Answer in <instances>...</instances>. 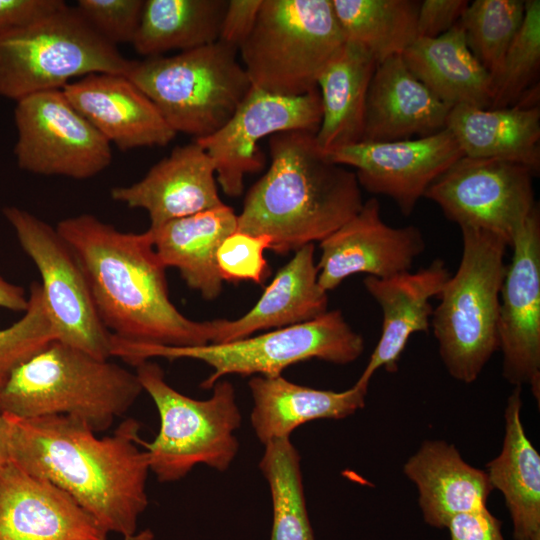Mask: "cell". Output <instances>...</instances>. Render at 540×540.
Masks as SVG:
<instances>
[{
	"label": "cell",
	"mask_w": 540,
	"mask_h": 540,
	"mask_svg": "<svg viewBox=\"0 0 540 540\" xmlns=\"http://www.w3.org/2000/svg\"><path fill=\"white\" fill-rule=\"evenodd\" d=\"M144 0H79L76 10L88 25L113 46L132 43Z\"/></svg>",
	"instance_id": "cell-38"
},
{
	"label": "cell",
	"mask_w": 540,
	"mask_h": 540,
	"mask_svg": "<svg viewBox=\"0 0 540 540\" xmlns=\"http://www.w3.org/2000/svg\"><path fill=\"white\" fill-rule=\"evenodd\" d=\"M3 215L41 276L43 301L55 340L98 359L111 356L112 334L103 325L84 271L56 227L16 206Z\"/></svg>",
	"instance_id": "cell-11"
},
{
	"label": "cell",
	"mask_w": 540,
	"mask_h": 540,
	"mask_svg": "<svg viewBox=\"0 0 540 540\" xmlns=\"http://www.w3.org/2000/svg\"><path fill=\"white\" fill-rule=\"evenodd\" d=\"M251 425L262 444L290 438L300 425L317 419H343L365 406L368 388L354 384L336 392L293 383L282 375L250 379Z\"/></svg>",
	"instance_id": "cell-25"
},
{
	"label": "cell",
	"mask_w": 540,
	"mask_h": 540,
	"mask_svg": "<svg viewBox=\"0 0 540 540\" xmlns=\"http://www.w3.org/2000/svg\"><path fill=\"white\" fill-rule=\"evenodd\" d=\"M237 229V214L223 204L217 208L172 220L148 229L163 263L176 268L186 284L206 300L222 291L216 253L222 241Z\"/></svg>",
	"instance_id": "cell-27"
},
{
	"label": "cell",
	"mask_w": 540,
	"mask_h": 540,
	"mask_svg": "<svg viewBox=\"0 0 540 540\" xmlns=\"http://www.w3.org/2000/svg\"><path fill=\"white\" fill-rule=\"evenodd\" d=\"M271 239L235 230L220 244L216 261L221 278L226 281H251L263 285L270 274L265 250Z\"/></svg>",
	"instance_id": "cell-37"
},
{
	"label": "cell",
	"mask_w": 540,
	"mask_h": 540,
	"mask_svg": "<svg viewBox=\"0 0 540 540\" xmlns=\"http://www.w3.org/2000/svg\"><path fill=\"white\" fill-rule=\"evenodd\" d=\"M0 540H108L68 493L11 460L0 468Z\"/></svg>",
	"instance_id": "cell-18"
},
{
	"label": "cell",
	"mask_w": 540,
	"mask_h": 540,
	"mask_svg": "<svg viewBox=\"0 0 540 540\" xmlns=\"http://www.w3.org/2000/svg\"><path fill=\"white\" fill-rule=\"evenodd\" d=\"M65 4L62 0H0V31L30 22Z\"/></svg>",
	"instance_id": "cell-42"
},
{
	"label": "cell",
	"mask_w": 540,
	"mask_h": 540,
	"mask_svg": "<svg viewBox=\"0 0 540 540\" xmlns=\"http://www.w3.org/2000/svg\"><path fill=\"white\" fill-rule=\"evenodd\" d=\"M110 195L130 208L144 209L152 230L224 204L218 193L213 161L196 142L176 146L141 180L113 187Z\"/></svg>",
	"instance_id": "cell-20"
},
{
	"label": "cell",
	"mask_w": 540,
	"mask_h": 540,
	"mask_svg": "<svg viewBox=\"0 0 540 540\" xmlns=\"http://www.w3.org/2000/svg\"><path fill=\"white\" fill-rule=\"evenodd\" d=\"M268 147L270 166L247 192L237 230L265 235L285 254L320 242L362 208L355 173L331 160L315 133L280 132Z\"/></svg>",
	"instance_id": "cell-3"
},
{
	"label": "cell",
	"mask_w": 540,
	"mask_h": 540,
	"mask_svg": "<svg viewBox=\"0 0 540 540\" xmlns=\"http://www.w3.org/2000/svg\"><path fill=\"white\" fill-rule=\"evenodd\" d=\"M9 430L8 418L0 412V468L10 461Z\"/></svg>",
	"instance_id": "cell-44"
},
{
	"label": "cell",
	"mask_w": 540,
	"mask_h": 540,
	"mask_svg": "<svg viewBox=\"0 0 540 540\" xmlns=\"http://www.w3.org/2000/svg\"><path fill=\"white\" fill-rule=\"evenodd\" d=\"M133 64L67 4L0 31V96L16 102L93 73L128 76Z\"/></svg>",
	"instance_id": "cell-7"
},
{
	"label": "cell",
	"mask_w": 540,
	"mask_h": 540,
	"mask_svg": "<svg viewBox=\"0 0 540 540\" xmlns=\"http://www.w3.org/2000/svg\"><path fill=\"white\" fill-rule=\"evenodd\" d=\"M14 155L20 169L38 175L92 178L112 161L111 144L68 101L62 90L16 102Z\"/></svg>",
	"instance_id": "cell-13"
},
{
	"label": "cell",
	"mask_w": 540,
	"mask_h": 540,
	"mask_svg": "<svg viewBox=\"0 0 540 540\" xmlns=\"http://www.w3.org/2000/svg\"><path fill=\"white\" fill-rule=\"evenodd\" d=\"M462 253L430 321L440 358L449 375L474 382L499 350L500 293L507 243L483 229L460 227Z\"/></svg>",
	"instance_id": "cell-5"
},
{
	"label": "cell",
	"mask_w": 540,
	"mask_h": 540,
	"mask_svg": "<svg viewBox=\"0 0 540 540\" xmlns=\"http://www.w3.org/2000/svg\"><path fill=\"white\" fill-rule=\"evenodd\" d=\"M521 409V387H515L505 407L502 449L485 472L504 497L515 540H540V455L526 435Z\"/></svg>",
	"instance_id": "cell-28"
},
{
	"label": "cell",
	"mask_w": 540,
	"mask_h": 540,
	"mask_svg": "<svg viewBox=\"0 0 540 540\" xmlns=\"http://www.w3.org/2000/svg\"><path fill=\"white\" fill-rule=\"evenodd\" d=\"M328 292L318 282L315 246L307 244L274 276L256 304L235 320L209 321L210 343L240 340L261 330L283 328L328 311Z\"/></svg>",
	"instance_id": "cell-23"
},
{
	"label": "cell",
	"mask_w": 540,
	"mask_h": 540,
	"mask_svg": "<svg viewBox=\"0 0 540 540\" xmlns=\"http://www.w3.org/2000/svg\"><path fill=\"white\" fill-rule=\"evenodd\" d=\"M5 415L14 464L68 493L108 533L135 535L148 505L150 472L147 452L138 447L139 422L127 419L99 438L85 421L69 415Z\"/></svg>",
	"instance_id": "cell-1"
},
{
	"label": "cell",
	"mask_w": 540,
	"mask_h": 540,
	"mask_svg": "<svg viewBox=\"0 0 540 540\" xmlns=\"http://www.w3.org/2000/svg\"><path fill=\"white\" fill-rule=\"evenodd\" d=\"M451 108L408 69L402 55L377 63L371 78L362 141L424 137L446 128Z\"/></svg>",
	"instance_id": "cell-22"
},
{
	"label": "cell",
	"mask_w": 540,
	"mask_h": 540,
	"mask_svg": "<svg viewBox=\"0 0 540 540\" xmlns=\"http://www.w3.org/2000/svg\"><path fill=\"white\" fill-rule=\"evenodd\" d=\"M345 42L331 0H263L239 53L254 88L300 96Z\"/></svg>",
	"instance_id": "cell-10"
},
{
	"label": "cell",
	"mask_w": 540,
	"mask_h": 540,
	"mask_svg": "<svg viewBox=\"0 0 540 540\" xmlns=\"http://www.w3.org/2000/svg\"><path fill=\"white\" fill-rule=\"evenodd\" d=\"M238 52L218 40L173 56L134 60L127 77L176 133L197 140L223 127L252 88Z\"/></svg>",
	"instance_id": "cell-9"
},
{
	"label": "cell",
	"mask_w": 540,
	"mask_h": 540,
	"mask_svg": "<svg viewBox=\"0 0 540 540\" xmlns=\"http://www.w3.org/2000/svg\"><path fill=\"white\" fill-rule=\"evenodd\" d=\"M451 276L442 259L433 260L416 272L407 271L387 278L367 276L363 285L382 312L381 334L356 385L369 386L380 368L398 370L400 357L417 332H428L433 308L430 299L438 297Z\"/></svg>",
	"instance_id": "cell-21"
},
{
	"label": "cell",
	"mask_w": 540,
	"mask_h": 540,
	"mask_svg": "<svg viewBox=\"0 0 540 540\" xmlns=\"http://www.w3.org/2000/svg\"><path fill=\"white\" fill-rule=\"evenodd\" d=\"M319 246L318 282L328 292L357 273L387 278L411 271L426 243L416 226L393 227L385 223L378 199L370 198Z\"/></svg>",
	"instance_id": "cell-17"
},
{
	"label": "cell",
	"mask_w": 540,
	"mask_h": 540,
	"mask_svg": "<svg viewBox=\"0 0 540 540\" xmlns=\"http://www.w3.org/2000/svg\"><path fill=\"white\" fill-rule=\"evenodd\" d=\"M142 391L136 373L53 340L6 376L0 412L17 418L69 415L98 433L124 415Z\"/></svg>",
	"instance_id": "cell-4"
},
{
	"label": "cell",
	"mask_w": 540,
	"mask_h": 540,
	"mask_svg": "<svg viewBox=\"0 0 540 540\" xmlns=\"http://www.w3.org/2000/svg\"><path fill=\"white\" fill-rule=\"evenodd\" d=\"M262 1H227L218 40L239 51L254 28Z\"/></svg>",
	"instance_id": "cell-40"
},
{
	"label": "cell",
	"mask_w": 540,
	"mask_h": 540,
	"mask_svg": "<svg viewBox=\"0 0 540 540\" xmlns=\"http://www.w3.org/2000/svg\"><path fill=\"white\" fill-rule=\"evenodd\" d=\"M5 378L4 376L0 375V392H1V389H2V386H3V383L5 381Z\"/></svg>",
	"instance_id": "cell-46"
},
{
	"label": "cell",
	"mask_w": 540,
	"mask_h": 540,
	"mask_svg": "<svg viewBox=\"0 0 540 540\" xmlns=\"http://www.w3.org/2000/svg\"><path fill=\"white\" fill-rule=\"evenodd\" d=\"M447 528L451 540H505L500 521L487 507L454 516Z\"/></svg>",
	"instance_id": "cell-41"
},
{
	"label": "cell",
	"mask_w": 540,
	"mask_h": 540,
	"mask_svg": "<svg viewBox=\"0 0 540 540\" xmlns=\"http://www.w3.org/2000/svg\"><path fill=\"white\" fill-rule=\"evenodd\" d=\"M226 6V0H144L131 44L147 58L214 43Z\"/></svg>",
	"instance_id": "cell-31"
},
{
	"label": "cell",
	"mask_w": 540,
	"mask_h": 540,
	"mask_svg": "<svg viewBox=\"0 0 540 540\" xmlns=\"http://www.w3.org/2000/svg\"><path fill=\"white\" fill-rule=\"evenodd\" d=\"M28 306V297L25 290L16 284L10 283L0 276V307L12 311H25Z\"/></svg>",
	"instance_id": "cell-43"
},
{
	"label": "cell",
	"mask_w": 540,
	"mask_h": 540,
	"mask_svg": "<svg viewBox=\"0 0 540 540\" xmlns=\"http://www.w3.org/2000/svg\"><path fill=\"white\" fill-rule=\"evenodd\" d=\"M125 540H153V534L151 533V531L146 530L139 535L125 538Z\"/></svg>",
	"instance_id": "cell-45"
},
{
	"label": "cell",
	"mask_w": 540,
	"mask_h": 540,
	"mask_svg": "<svg viewBox=\"0 0 540 540\" xmlns=\"http://www.w3.org/2000/svg\"><path fill=\"white\" fill-rule=\"evenodd\" d=\"M53 340L55 335L43 301L41 285L33 282L22 318L0 329V375L6 377Z\"/></svg>",
	"instance_id": "cell-36"
},
{
	"label": "cell",
	"mask_w": 540,
	"mask_h": 540,
	"mask_svg": "<svg viewBox=\"0 0 540 540\" xmlns=\"http://www.w3.org/2000/svg\"><path fill=\"white\" fill-rule=\"evenodd\" d=\"M300 461L290 438L274 439L264 445L259 467L272 498L270 540H315L306 508Z\"/></svg>",
	"instance_id": "cell-33"
},
{
	"label": "cell",
	"mask_w": 540,
	"mask_h": 540,
	"mask_svg": "<svg viewBox=\"0 0 540 540\" xmlns=\"http://www.w3.org/2000/svg\"><path fill=\"white\" fill-rule=\"evenodd\" d=\"M135 368L160 418L155 439L141 441L157 479L178 481L199 464L226 471L239 450L235 431L242 420L233 385L219 380L210 398L197 400L171 387L157 363L146 360Z\"/></svg>",
	"instance_id": "cell-8"
},
{
	"label": "cell",
	"mask_w": 540,
	"mask_h": 540,
	"mask_svg": "<svg viewBox=\"0 0 540 540\" xmlns=\"http://www.w3.org/2000/svg\"><path fill=\"white\" fill-rule=\"evenodd\" d=\"M364 351V339L340 310L289 327L219 344L171 347L134 343L112 336L111 356L134 367L154 357L195 359L212 368L201 387L211 389L226 375L280 376L287 367L310 359L345 365Z\"/></svg>",
	"instance_id": "cell-6"
},
{
	"label": "cell",
	"mask_w": 540,
	"mask_h": 540,
	"mask_svg": "<svg viewBox=\"0 0 540 540\" xmlns=\"http://www.w3.org/2000/svg\"><path fill=\"white\" fill-rule=\"evenodd\" d=\"M327 155L340 165L355 168L360 187L391 198L409 216L428 187L463 153L445 128L414 139L360 141Z\"/></svg>",
	"instance_id": "cell-16"
},
{
	"label": "cell",
	"mask_w": 540,
	"mask_h": 540,
	"mask_svg": "<svg viewBox=\"0 0 540 540\" xmlns=\"http://www.w3.org/2000/svg\"><path fill=\"white\" fill-rule=\"evenodd\" d=\"M413 75L450 108H490L492 77L467 46L459 22L435 38H417L402 54Z\"/></svg>",
	"instance_id": "cell-29"
},
{
	"label": "cell",
	"mask_w": 540,
	"mask_h": 540,
	"mask_svg": "<svg viewBox=\"0 0 540 540\" xmlns=\"http://www.w3.org/2000/svg\"><path fill=\"white\" fill-rule=\"evenodd\" d=\"M524 13L523 0H475L469 2L459 20L468 48L492 79L522 25Z\"/></svg>",
	"instance_id": "cell-34"
},
{
	"label": "cell",
	"mask_w": 540,
	"mask_h": 540,
	"mask_svg": "<svg viewBox=\"0 0 540 540\" xmlns=\"http://www.w3.org/2000/svg\"><path fill=\"white\" fill-rule=\"evenodd\" d=\"M348 42L364 47L377 63L402 55L417 39L420 1L331 0Z\"/></svg>",
	"instance_id": "cell-32"
},
{
	"label": "cell",
	"mask_w": 540,
	"mask_h": 540,
	"mask_svg": "<svg viewBox=\"0 0 540 540\" xmlns=\"http://www.w3.org/2000/svg\"><path fill=\"white\" fill-rule=\"evenodd\" d=\"M71 105L121 151L166 146L176 132L127 76L93 73L63 89Z\"/></svg>",
	"instance_id": "cell-19"
},
{
	"label": "cell",
	"mask_w": 540,
	"mask_h": 540,
	"mask_svg": "<svg viewBox=\"0 0 540 540\" xmlns=\"http://www.w3.org/2000/svg\"><path fill=\"white\" fill-rule=\"evenodd\" d=\"M469 1L424 0L420 2L417 15V38H435L455 26Z\"/></svg>",
	"instance_id": "cell-39"
},
{
	"label": "cell",
	"mask_w": 540,
	"mask_h": 540,
	"mask_svg": "<svg viewBox=\"0 0 540 540\" xmlns=\"http://www.w3.org/2000/svg\"><path fill=\"white\" fill-rule=\"evenodd\" d=\"M403 470L418 489L424 521L439 529L458 514L487 507L493 490L485 470L468 464L442 440L424 441Z\"/></svg>",
	"instance_id": "cell-24"
},
{
	"label": "cell",
	"mask_w": 540,
	"mask_h": 540,
	"mask_svg": "<svg viewBox=\"0 0 540 540\" xmlns=\"http://www.w3.org/2000/svg\"><path fill=\"white\" fill-rule=\"evenodd\" d=\"M446 128L464 156L495 158L540 170V109L537 105L451 108Z\"/></svg>",
	"instance_id": "cell-26"
},
{
	"label": "cell",
	"mask_w": 540,
	"mask_h": 540,
	"mask_svg": "<svg viewBox=\"0 0 540 540\" xmlns=\"http://www.w3.org/2000/svg\"><path fill=\"white\" fill-rule=\"evenodd\" d=\"M321 119L318 89L300 96H284L252 86L223 127L195 142L212 159L224 194L235 198L243 193L245 176L259 172L265 164L260 140L291 130L316 134Z\"/></svg>",
	"instance_id": "cell-14"
},
{
	"label": "cell",
	"mask_w": 540,
	"mask_h": 540,
	"mask_svg": "<svg viewBox=\"0 0 540 540\" xmlns=\"http://www.w3.org/2000/svg\"><path fill=\"white\" fill-rule=\"evenodd\" d=\"M500 293L499 350L502 375L515 387L529 385L540 399V213L537 206L516 233Z\"/></svg>",
	"instance_id": "cell-15"
},
{
	"label": "cell",
	"mask_w": 540,
	"mask_h": 540,
	"mask_svg": "<svg viewBox=\"0 0 540 540\" xmlns=\"http://www.w3.org/2000/svg\"><path fill=\"white\" fill-rule=\"evenodd\" d=\"M540 65V1H525L522 25L509 45L492 79L490 108L509 107L529 88Z\"/></svg>",
	"instance_id": "cell-35"
},
{
	"label": "cell",
	"mask_w": 540,
	"mask_h": 540,
	"mask_svg": "<svg viewBox=\"0 0 540 540\" xmlns=\"http://www.w3.org/2000/svg\"><path fill=\"white\" fill-rule=\"evenodd\" d=\"M376 66L370 52L346 41L320 75L322 119L315 139L326 154L362 141L368 88Z\"/></svg>",
	"instance_id": "cell-30"
},
{
	"label": "cell",
	"mask_w": 540,
	"mask_h": 540,
	"mask_svg": "<svg viewBox=\"0 0 540 540\" xmlns=\"http://www.w3.org/2000/svg\"><path fill=\"white\" fill-rule=\"evenodd\" d=\"M528 167L495 158L462 156L426 190L447 219L491 232L508 247L538 206Z\"/></svg>",
	"instance_id": "cell-12"
},
{
	"label": "cell",
	"mask_w": 540,
	"mask_h": 540,
	"mask_svg": "<svg viewBox=\"0 0 540 540\" xmlns=\"http://www.w3.org/2000/svg\"><path fill=\"white\" fill-rule=\"evenodd\" d=\"M86 276L97 313L115 337L194 347L210 343L209 321L183 315L169 297L166 267L148 230L122 232L83 213L56 225Z\"/></svg>",
	"instance_id": "cell-2"
}]
</instances>
